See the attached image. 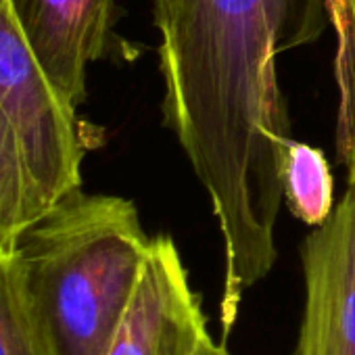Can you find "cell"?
Segmentation results:
<instances>
[{
	"mask_svg": "<svg viewBox=\"0 0 355 355\" xmlns=\"http://www.w3.org/2000/svg\"><path fill=\"white\" fill-rule=\"evenodd\" d=\"M163 119L209 195L224 241V336L276 263L280 163L293 140L280 53L315 42L328 0H155Z\"/></svg>",
	"mask_w": 355,
	"mask_h": 355,
	"instance_id": "obj_1",
	"label": "cell"
},
{
	"mask_svg": "<svg viewBox=\"0 0 355 355\" xmlns=\"http://www.w3.org/2000/svg\"><path fill=\"white\" fill-rule=\"evenodd\" d=\"M150 247L136 205L76 189L24 230L13 259L49 355H103Z\"/></svg>",
	"mask_w": 355,
	"mask_h": 355,
	"instance_id": "obj_2",
	"label": "cell"
},
{
	"mask_svg": "<svg viewBox=\"0 0 355 355\" xmlns=\"http://www.w3.org/2000/svg\"><path fill=\"white\" fill-rule=\"evenodd\" d=\"M209 336L175 241L150 239L134 295L103 355H199Z\"/></svg>",
	"mask_w": 355,
	"mask_h": 355,
	"instance_id": "obj_3",
	"label": "cell"
},
{
	"mask_svg": "<svg viewBox=\"0 0 355 355\" xmlns=\"http://www.w3.org/2000/svg\"><path fill=\"white\" fill-rule=\"evenodd\" d=\"M303 315L295 355H355V184L301 245Z\"/></svg>",
	"mask_w": 355,
	"mask_h": 355,
	"instance_id": "obj_4",
	"label": "cell"
},
{
	"mask_svg": "<svg viewBox=\"0 0 355 355\" xmlns=\"http://www.w3.org/2000/svg\"><path fill=\"white\" fill-rule=\"evenodd\" d=\"M17 24L53 88L86 103V69L117 51L115 0H11Z\"/></svg>",
	"mask_w": 355,
	"mask_h": 355,
	"instance_id": "obj_5",
	"label": "cell"
},
{
	"mask_svg": "<svg viewBox=\"0 0 355 355\" xmlns=\"http://www.w3.org/2000/svg\"><path fill=\"white\" fill-rule=\"evenodd\" d=\"M46 211L19 132L0 103V255H13L24 230Z\"/></svg>",
	"mask_w": 355,
	"mask_h": 355,
	"instance_id": "obj_6",
	"label": "cell"
},
{
	"mask_svg": "<svg viewBox=\"0 0 355 355\" xmlns=\"http://www.w3.org/2000/svg\"><path fill=\"white\" fill-rule=\"evenodd\" d=\"M282 203L309 228L324 224L334 209V178L322 148L291 140L280 163Z\"/></svg>",
	"mask_w": 355,
	"mask_h": 355,
	"instance_id": "obj_7",
	"label": "cell"
},
{
	"mask_svg": "<svg viewBox=\"0 0 355 355\" xmlns=\"http://www.w3.org/2000/svg\"><path fill=\"white\" fill-rule=\"evenodd\" d=\"M0 355H49L13 255H0Z\"/></svg>",
	"mask_w": 355,
	"mask_h": 355,
	"instance_id": "obj_8",
	"label": "cell"
},
{
	"mask_svg": "<svg viewBox=\"0 0 355 355\" xmlns=\"http://www.w3.org/2000/svg\"><path fill=\"white\" fill-rule=\"evenodd\" d=\"M199 355H230L228 353V349L224 347V343H216L211 336L205 340V345H203V349H201V353Z\"/></svg>",
	"mask_w": 355,
	"mask_h": 355,
	"instance_id": "obj_9",
	"label": "cell"
},
{
	"mask_svg": "<svg viewBox=\"0 0 355 355\" xmlns=\"http://www.w3.org/2000/svg\"><path fill=\"white\" fill-rule=\"evenodd\" d=\"M347 184H355V146H353L351 159L347 163Z\"/></svg>",
	"mask_w": 355,
	"mask_h": 355,
	"instance_id": "obj_10",
	"label": "cell"
}]
</instances>
